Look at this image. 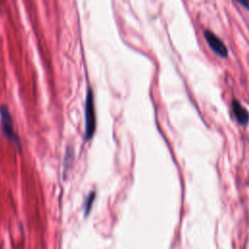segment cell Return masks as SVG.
Segmentation results:
<instances>
[{
    "label": "cell",
    "instance_id": "6da1fadb",
    "mask_svg": "<svg viewBox=\"0 0 249 249\" xmlns=\"http://www.w3.org/2000/svg\"><path fill=\"white\" fill-rule=\"evenodd\" d=\"M85 135L89 140L92 137L95 130V112L93 104V94L90 88L88 89L85 104Z\"/></svg>",
    "mask_w": 249,
    "mask_h": 249
},
{
    "label": "cell",
    "instance_id": "7a4b0ae2",
    "mask_svg": "<svg viewBox=\"0 0 249 249\" xmlns=\"http://www.w3.org/2000/svg\"><path fill=\"white\" fill-rule=\"evenodd\" d=\"M203 35H204V38H205L207 44L209 45L211 50L216 54H218L221 57H227L228 56V49H227L226 45L216 34H214L210 30L206 29V30H204Z\"/></svg>",
    "mask_w": 249,
    "mask_h": 249
},
{
    "label": "cell",
    "instance_id": "3957f363",
    "mask_svg": "<svg viewBox=\"0 0 249 249\" xmlns=\"http://www.w3.org/2000/svg\"><path fill=\"white\" fill-rule=\"evenodd\" d=\"M0 116H1V125H2V129H3V133L5 134L6 137L16 141L18 144V136L16 135V133L14 131L13 120H12L11 114H10L7 106H5V105L1 106Z\"/></svg>",
    "mask_w": 249,
    "mask_h": 249
},
{
    "label": "cell",
    "instance_id": "277c9868",
    "mask_svg": "<svg viewBox=\"0 0 249 249\" xmlns=\"http://www.w3.org/2000/svg\"><path fill=\"white\" fill-rule=\"evenodd\" d=\"M231 111H232L236 121L240 124L245 125L248 124L249 113L245 109V107L243 105H241V103L236 98H232V100H231Z\"/></svg>",
    "mask_w": 249,
    "mask_h": 249
},
{
    "label": "cell",
    "instance_id": "5b68a950",
    "mask_svg": "<svg viewBox=\"0 0 249 249\" xmlns=\"http://www.w3.org/2000/svg\"><path fill=\"white\" fill-rule=\"evenodd\" d=\"M94 199V193L92 192L89 196H88V199L86 200V207H85V211H86V214L89 213L90 207H91V204H92V201Z\"/></svg>",
    "mask_w": 249,
    "mask_h": 249
},
{
    "label": "cell",
    "instance_id": "8992f818",
    "mask_svg": "<svg viewBox=\"0 0 249 249\" xmlns=\"http://www.w3.org/2000/svg\"><path fill=\"white\" fill-rule=\"evenodd\" d=\"M237 3L240 4L241 6H243L245 9L249 10V0H238Z\"/></svg>",
    "mask_w": 249,
    "mask_h": 249
}]
</instances>
